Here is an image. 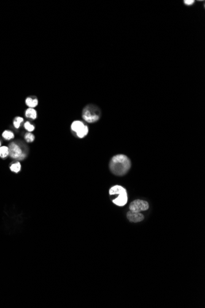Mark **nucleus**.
<instances>
[{
    "instance_id": "1a4fd4ad",
    "label": "nucleus",
    "mask_w": 205,
    "mask_h": 308,
    "mask_svg": "<svg viewBox=\"0 0 205 308\" xmlns=\"http://www.w3.org/2000/svg\"><path fill=\"white\" fill-rule=\"evenodd\" d=\"M25 116L28 118L35 119L37 118V112L34 108H28L25 111Z\"/></svg>"
},
{
    "instance_id": "9b49d317",
    "label": "nucleus",
    "mask_w": 205,
    "mask_h": 308,
    "mask_svg": "<svg viewBox=\"0 0 205 308\" xmlns=\"http://www.w3.org/2000/svg\"><path fill=\"white\" fill-rule=\"evenodd\" d=\"M10 169L12 172L14 173H19L21 169V164L19 162H16L13 164L10 167Z\"/></svg>"
},
{
    "instance_id": "9d476101",
    "label": "nucleus",
    "mask_w": 205,
    "mask_h": 308,
    "mask_svg": "<svg viewBox=\"0 0 205 308\" xmlns=\"http://www.w3.org/2000/svg\"><path fill=\"white\" fill-rule=\"evenodd\" d=\"M9 154V148L7 146H0V157L5 158Z\"/></svg>"
},
{
    "instance_id": "39448f33",
    "label": "nucleus",
    "mask_w": 205,
    "mask_h": 308,
    "mask_svg": "<svg viewBox=\"0 0 205 308\" xmlns=\"http://www.w3.org/2000/svg\"><path fill=\"white\" fill-rule=\"evenodd\" d=\"M9 150L10 156L15 159L23 160L26 156V153L23 152L20 146L15 142H12L9 145Z\"/></svg>"
},
{
    "instance_id": "f257e3e1",
    "label": "nucleus",
    "mask_w": 205,
    "mask_h": 308,
    "mask_svg": "<svg viewBox=\"0 0 205 308\" xmlns=\"http://www.w3.org/2000/svg\"><path fill=\"white\" fill-rule=\"evenodd\" d=\"M130 168V160L124 154H117L113 156L109 163V169L112 173L118 176L125 175Z\"/></svg>"
},
{
    "instance_id": "f03ea898",
    "label": "nucleus",
    "mask_w": 205,
    "mask_h": 308,
    "mask_svg": "<svg viewBox=\"0 0 205 308\" xmlns=\"http://www.w3.org/2000/svg\"><path fill=\"white\" fill-rule=\"evenodd\" d=\"M111 196H117L112 201L117 206L122 207L126 205L128 202V196L126 189L120 185H115L109 189Z\"/></svg>"
},
{
    "instance_id": "20e7f679",
    "label": "nucleus",
    "mask_w": 205,
    "mask_h": 308,
    "mask_svg": "<svg viewBox=\"0 0 205 308\" xmlns=\"http://www.w3.org/2000/svg\"><path fill=\"white\" fill-rule=\"evenodd\" d=\"M71 130L76 132L78 138H82L85 137L88 133V127L85 125L84 122L81 121H74L71 126Z\"/></svg>"
},
{
    "instance_id": "4468645a",
    "label": "nucleus",
    "mask_w": 205,
    "mask_h": 308,
    "mask_svg": "<svg viewBox=\"0 0 205 308\" xmlns=\"http://www.w3.org/2000/svg\"><path fill=\"white\" fill-rule=\"evenodd\" d=\"M25 140H26V142H27L28 143H31V142H33V141L34 140V139H35V137H34V135L32 133H31V132H28V133H26V134H25Z\"/></svg>"
},
{
    "instance_id": "dca6fc26",
    "label": "nucleus",
    "mask_w": 205,
    "mask_h": 308,
    "mask_svg": "<svg viewBox=\"0 0 205 308\" xmlns=\"http://www.w3.org/2000/svg\"><path fill=\"white\" fill-rule=\"evenodd\" d=\"M184 4H186L187 6H191L194 3L195 1H193V0H192H192H187V1H184Z\"/></svg>"
},
{
    "instance_id": "2eb2a0df",
    "label": "nucleus",
    "mask_w": 205,
    "mask_h": 308,
    "mask_svg": "<svg viewBox=\"0 0 205 308\" xmlns=\"http://www.w3.org/2000/svg\"><path fill=\"white\" fill-rule=\"evenodd\" d=\"M24 127L26 130L28 131L29 132H33L35 129V127L32 124H31L29 121H26L25 123Z\"/></svg>"
},
{
    "instance_id": "f8f14e48",
    "label": "nucleus",
    "mask_w": 205,
    "mask_h": 308,
    "mask_svg": "<svg viewBox=\"0 0 205 308\" xmlns=\"http://www.w3.org/2000/svg\"><path fill=\"white\" fill-rule=\"evenodd\" d=\"M2 136L4 139H6L7 140H9L14 138V134L12 132H11L10 130H5L3 132Z\"/></svg>"
},
{
    "instance_id": "6e6552de",
    "label": "nucleus",
    "mask_w": 205,
    "mask_h": 308,
    "mask_svg": "<svg viewBox=\"0 0 205 308\" xmlns=\"http://www.w3.org/2000/svg\"><path fill=\"white\" fill-rule=\"evenodd\" d=\"M25 103L29 108H35L38 104V100L36 97H28L25 100Z\"/></svg>"
},
{
    "instance_id": "7ed1b4c3",
    "label": "nucleus",
    "mask_w": 205,
    "mask_h": 308,
    "mask_svg": "<svg viewBox=\"0 0 205 308\" xmlns=\"http://www.w3.org/2000/svg\"><path fill=\"white\" fill-rule=\"evenodd\" d=\"M101 111L95 105H88L82 111L83 119L88 123H93L100 119Z\"/></svg>"
},
{
    "instance_id": "ddd939ff",
    "label": "nucleus",
    "mask_w": 205,
    "mask_h": 308,
    "mask_svg": "<svg viewBox=\"0 0 205 308\" xmlns=\"http://www.w3.org/2000/svg\"><path fill=\"white\" fill-rule=\"evenodd\" d=\"M23 121V118H22V117H19V116H17L16 117L14 120V122H13V124H14V126L15 128L18 129L19 128L20 125H21V123Z\"/></svg>"
},
{
    "instance_id": "f3484780",
    "label": "nucleus",
    "mask_w": 205,
    "mask_h": 308,
    "mask_svg": "<svg viewBox=\"0 0 205 308\" xmlns=\"http://www.w3.org/2000/svg\"><path fill=\"white\" fill-rule=\"evenodd\" d=\"M1 142H0V146H1Z\"/></svg>"
},
{
    "instance_id": "0eeeda50",
    "label": "nucleus",
    "mask_w": 205,
    "mask_h": 308,
    "mask_svg": "<svg viewBox=\"0 0 205 308\" xmlns=\"http://www.w3.org/2000/svg\"><path fill=\"white\" fill-rule=\"evenodd\" d=\"M127 217L130 222L138 223L143 220L144 217L140 212L130 210L127 214Z\"/></svg>"
},
{
    "instance_id": "423d86ee",
    "label": "nucleus",
    "mask_w": 205,
    "mask_h": 308,
    "mask_svg": "<svg viewBox=\"0 0 205 308\" xmlns=\"http://www.w3.org/2000/svg\"><path fill=\"white\" fill-rule=\"evenodd\" d=\"M149 207L148 202L140 199H136L133 200L130 204L129 209L131 211H134L136 212H141L142 211L147 210Z\"/></svg>"
}]
</instances>
